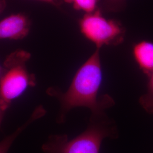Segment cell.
<instances>
[{
	"label": "cell",
	"mask_w": 153,
	"mask_h": 153,
	"mask_svg": "<svg viewBox=\"0 0 153 153\" xmlns=\"http://www.w3.org/2000/svg\"><path fill=\"white\" fill-rule=\"evenodd\" d=\"M102 77L100 49L97 48L77 70L66 92L62 93L58 88H48L47 93L57 99L60 103L58 123H64L68 113L76 107H86L91 114L99 115L114 105L115 101L109 95L98 97Z\"/></svg>",
	"instance_id": "6da1fadb"
},
{
	"label": "cell",
	"mask_w": 153,
	"mask_h": 153,
	"mask_svg": "<svg viewBox=\"0 0 153 153\" xmlns=\"http://www.w3.org/2000/svg\"><path fill=\"white\" fill-rule=\"evenodd\" d=\"M117 136L114 122L106 114L93 115L87 129L71 140L64 135H53L42 146L45 153H99L105 138Z\"/></svg>",
	"instance_id": "7a4b0ae2"
},
{
	"label": "cell",
	"mask_w": 153,
	"mask_h": 153,
	"mask_svg": "<svg viewBox=\"0 0 153 153\" xmlns=\"http://www.w3.org/2000/svg\"><path fill=\"white\" fill-rule=\"evenodd\" d=\"M30 58L31 54L23 49H17L6 58L0 78V102L5 111L12 100L36 85L35 76L28 71L26 66Z\"/></svg>",
	"instance_id": "3957f363"
},
{
	"label": "cell",
	"mask_w": 153,
	"mask_h": 153,
	"mask_svg": "<svg viewBox=\"0 0 153 153\" xmlns=\"http://www.w3.org/2000/svg\"><path fill=\"white\" fill-rule=\"evenodd\" d=\"M83 36L100 49L103 46L121 44L126 35V29L120 22L103 16L100 9L86 13L78 21Z\"/></svg>",
	"instance_id": "277c9868"
},
{
	"label": "cell",
	"mask_w": 153,
	"mask_h": 153,
	"mask_svg": "<svg viewBox=\"0 0 153 153\" xmlns=\"http://www.w3.org/2000/svg\"><path fill=\"white\" fill-rule=\"evenodd\" d=\"M31 27V22L27 15L23 13L11 14L0 21V40L25 38Z\"/></svg>",
	"instance_id": "5b68a950"
},
{
	"label": "cell",
	"mask_w": 153,
	"mask_h": 153,
	"mask_svg": "<svg viewBox=\"0 0 153 153\" xmlns=\"http://www.w3.org/2000/svg\"><path fill=\"white\" fill-rule=\"evenodd\" d=\"M132 54L140 69L148 76L153 71V43L141 40L134 44Z\"/></svg>",
	"instance_id": "8992f818"
},
{
	"label": "cell",
	"mask_w": 153,
	"mask_h": 153,
	"mask_svg": "<svg viewBox=\"0 0 153 153\" xmlns=\"http://www.w3.org/2000/svg\"><path fill=\"white\" fill-rule=\"evenodd\" d=\"M46 113L45 110L42 105H39L31 115L30 117L28 119V120L22 126L19 127L16 131L11 135L6 137L4 140L0 142V153H7L9 148H10L12 143L15 140L16 137L23 131L28 126H30L33 121H35L41 118L45 115Z\"/></svg>",
	"instance_id": "52a82bcc"
},
{
	"label": "cell",
	"mask_w": 153,
	"mask_h": 153,
	"mask_svg": "<svg viewBox=\"0 0 153 153\" xmlns=\"http://www.w3.org/2000/svg\"><path fill=\"white\" fill-rule=\"evenodd\" d=\"M149 77L147 92L139 99V103L148 113L153 115V71Z\"/></svg>",
	"instance_id": "ba28073f"
},
{
	"label": "cell",
	"mask_w": 153,
	"mask_h": 153,
	"mask_svg": "<svg viewBox=\"0 0 153 153\" xmlns=\"http://www.w3.org/2000/svg\"><path fill=\"white\" fill-rule=\"evenodd\" d=\"M65 3L71 4L78 11H83L89 13L98 9L99 0H62Z\"/></svg>",
	"instance_id": "9c48e42d"
},
{
	"label": "cell",
	"mask_w": 153,
	"mask_h": 153,
	"mask_svg": "<svg viewBox=\"0 0 153 153\" xmlns=\"http://www.w3.org/2000/svg\"><path fill=\"white\" fill-rule=\"evenodd\" d=\"M126 1V0H104V6L108 11L117 12L124 7Z\"/></svg>",
	"instance_id": "30bf717a"
},
{
	"label": "cell",
	"mask_w": 153,
	"mask_h": 153,
	"mask_svg": "<svg viewBox=\"0 0 153 153\" xmlns=\"http://www.w3.org/2000/svg\"><path fill=\"white\" fill-rule=\"evenodd\" d=\"M38 1L49 4L52 5L56 7H59L62 4L61 0H38Z\"/></svg>",
	"instance_id": "8fae6325"
},
{
	"label": "cell",
	"mask_w": 153,
	"mask_h": 153,
	"mask_svg": "<svg viewBox=\"0 0 153 153\" xmlns=\"http://www.w3.org/2000/svg\"><path fill=\"white\" fill-rule=\"evenodd\" d=\"M6 6V0H0V14L5 10Z\"/></svg>",
	"instance_id": "7c38bea8"
},
{
	"label": "cell",
	"mask_w": 153,
	"mask_h": 153,
	"mask_svg": "<svg viewBox=\"0 0 153 153\" xmlns=\"http://www.w3.org/2000/svg\"><path fill=\"white\" fill-rule=\"evenodd\" d=\"M4 112H5V111L2 108V105L1 104V102H0V126H1V123H2V119H3Z\"/></svg>",
	"instance_id": "4fadbf2b"
},
{
	"label": "cell",
	"mask_w": 153,
	"mask_h": 153,
	"mask_svg": "<svg viewBox=\"0 0 153 153\" xmlns=\"http://www.w3.org/2000/svg\"><path fill=\"white\" fill-rule=\"evenodd\" d=\"M2 71H3V66L0 65V78L2 74Z\"/></svg>",
	"instance_id": "5bb4252c"
}]
</instances>
